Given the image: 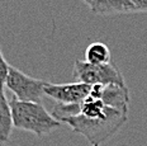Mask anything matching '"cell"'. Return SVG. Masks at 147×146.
Returning a JSON list of instances; mask_svg holds the SVG:
<instances>
[{
    "label": "cell",
    "mask_w": 147,
    "mask_h": 146,
    "mask_svg": "<svg viewBox=\"0 0 147 146\" xmlns=\"http://www.w3.org/2000/svg\"><path fill=\"white\" fill-rule=\"evenodd\" d=\"M82 1H84V3H86L88 5H91L94 1H95V0H82Z\"/></svg>",
    "instance_id": "obj_13"
},
{
    "label": "cell",
    "mask_w": 147,
    "mask_h": 146,
    "mask_svg": "<svg viewBox=\"0 0 147 146\" xmlns=\"http://www.w3.org/2000/svg\"><path fill=\"white\" fill-rule=\"evenodd\" d=\"M108 112V105L104 104L102 99L93 98L88 95L82 102L80 103V116L89 120H98L102 118Z\"/></svg>",
    "instance_id": "obj_9"
},
{
    "label": "cell",
    "mask_w": 147,
    "mask_h": 146,
    "mask_svg": "<svg viewBox=\"0 0 147 146\" xmlns=\"http://www.w3.org/2000/svg\"><path fill=\"white\" fill-rule=\"evenodd\" d=\"M45 85L46 81L29 76L11 65L9 66L5 87L14 94L17 99L22 102L41 103L45 97Z\"/></svg>",
    "instance_id": "obj_4"
},
{
    "label": "cell",
    "mask_w": 147,
    "mask_h": 146,
    "mask_svg": "<svg viewBox=\"0 0 147 146\" xmlns=\"http://www.w3.org/2000/svg\"><path fill=\"white\" fill-rule=\"evenodd\" d=\"M134 13H147V0H131Z\"/></svg>",
    "instance_id": "obj_12"
},
{
    "label": "cell",
    "mask_w": 147,
    "mask_h": 146,
    "mask_svg": "<svg viewBox=\"0 0 147 146\" xmlns=\"http://www.w3.org/2000/svg\"><path fill=\"white\" fill-rule=\"evenodd\" d=\"M100 99L103 100L105 105H109V107H113L128 113L129 92H128V88L125 85H103Z\"/></svg>",
    "instance_id": "obj_6"
},
{
    "label": "cell",
    "mask_w": 147,
    "mask_h": 146,
    "mask_svg": "<svg viewBox=\"0 0 147 146\" xmlns=\"http://www.w3.org/2000/svg\"><path fill=\"white\" fill-rule=\"evenodd\" d=\"M9 105L15 128L28 131L38 137H43L61 126L60 121L48 113L41 103L22 102L14 97L9 100Z\"/></svg>",
    "instance_id": "obj_2"
},
{
    "label": "cell",
    "mask_w": 147,
    "mask_h": 146,
    "mask_svg": "<svg viewBox=\"0 0 147 146\" xmlns=\"http://www.w3.org/2000/svg\"><path fill=\"white\" fill-rule=\"evenodd\" d=\"M72 76L76 81L88 85H125L122 72L113 62L93 65L85 60H76L74 64Z\"/></svg>",
    "instance_id": "obj_3"
},
{
    "label": "cell",
    "mask_w": 147,
    "mask_h": 146,
    "mask_svg": "<svg viewBox=\"0 0 147 146\" xmlns=\"http://www.w3.org/2000/svg\"><path fill=\"white\" fill-rule=\"evenodd\" d=\"M85 61L93 65H105L112 62V55L108 46L102 42H93L85 51Z\"/></svg>",
    "instance_id": "obj_10"
},
{
    "label": "cell",
    "mask_w": 147,
    "mask_h": 146,
    "mask_svg": "<svg viewBox=\"0 0 147 146\" xmlns=\"http://www.w3.org/2000/svg\"><path fill=\"white\" fill-rule=\"evenodd\" d=\"M90 7V10L99 16H122L134 14L131 0H95Z\"/></svg>",
    "instance_id": "obj_7"
},
{
    "label": "cell",
    "mask_w": 147,
    "mask_h": 146,
    "mask_svg": "<svg viewBox=\"0 0 147 146\" xmlns=\"http://www.w3.org/2000/svg\"><path fill=\"white\" fill-rule=\"evenodd\" d=\"M3 88H4V87H0V90H1V89H3Z\"/></svg>",
    "instance_id": "obj_14"
},
{
    "label": "cell",
    "mask_w": 147,
    "mask_h": 146,
    "mask_svg": "<svg viewBox=\"0 0 147 146\" xmlns=\"http://www.w3.org/2000/svg\"><path fill=\"white\" fill-rule=\"evenodd\" d=\"M13 117H11L9 100L5 95L4 88L0 90V142H7L13 131Z\"/></svg>",
    "instance_id": "obj_8"
},
{
    "label": "cell",
    "mask_w": 147,
    "mask_h": 146,
    "mask_svg": "<svg viewBox=\"0 0 147 146\" xmlns=\"http://www.w3.org/2000/svg\"><path fill=\"white\" fill-rule=\"evenodd\" d=\"M9 64L3 56V52L0 50V87H5V81H7V76L9 72Z\"/></svg>",
    "instance_id": "obj_11"
},
{
    "label": "cell",
    "mask_w": 147,
    "mask_h": 146,
    "mask_svg": "<svg viewBox=\"0 0 147 146\" xmlns=\"http://www.w3.org/2000/svg\"><path fill=\"white\" fill-rule=\"evenodd\" d=\"M91 85L84 83H69V84H50L46 83L43 92L48 98L56 100L60 104H75L81 103L89 95Z\"/></svg>",
    "instance_id": "obj_5"
},
{
    "label": "cell",
    "mask_w": 147,
    "mask_h": 146,
    "mask_svg": "<svg viewBox=\"0 0 147 146\" xmlns=\"http://www.w3.org/2000/svg\"><path fill=\"white\" fill-rule=\"evenodd\" d=\"M127 112L108 105V112L102 118L89 120L78 114L65 118L61 123L69 124L74 132L82 135L91 146H100L122 128L127 122Z\"/></svg>",
    "instance_id": "obj_1"
}]
</instances>
